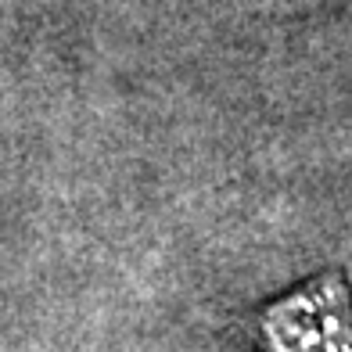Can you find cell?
I'll list each match as a JSON object with an SVG mask.
<instances>
[{
    "label": "cell",
    "instance_id": "obj_1",
    "mask_svg": "<svg viewBox=\"0 0 352 352\" xmlns=\"http://www.w3.org/2000/svg\"><path fill=\"white\" fill-rule=\"evenodd\" d=\"M263 352H352V284L324 270L255 316Z\"/></svg>",
    "mask_w": 352,
    "mask_h": 352
}]
</instances>
